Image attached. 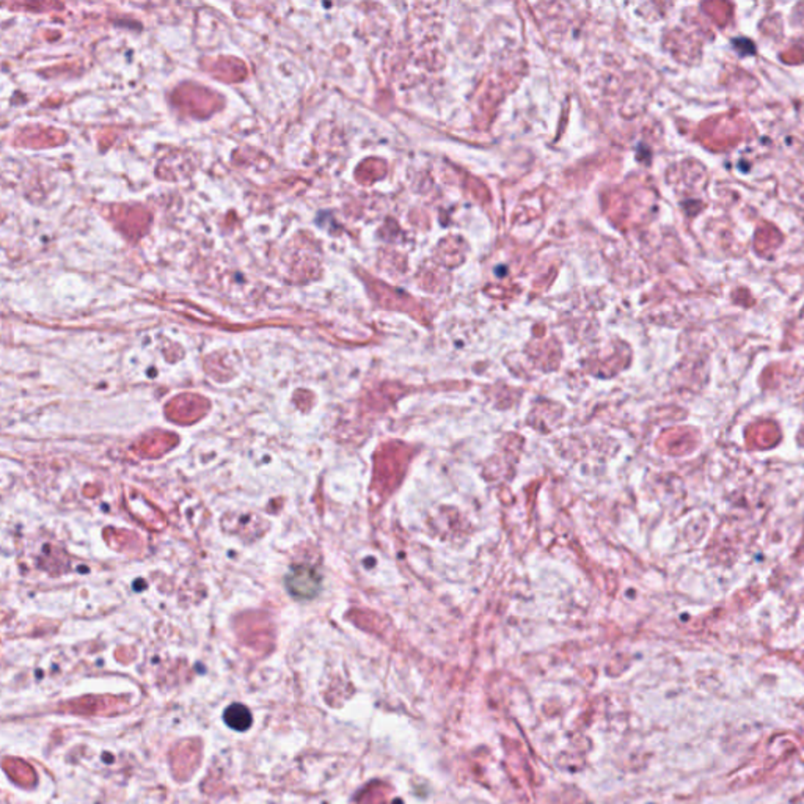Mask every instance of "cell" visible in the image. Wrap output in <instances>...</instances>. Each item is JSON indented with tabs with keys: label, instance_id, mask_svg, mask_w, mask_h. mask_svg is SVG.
I'll list each match as a JSON object with an SVG mask.
<instances>
[{
	"label": "cell",
	"instance_id": "obj_1",
	"mask_svg": "<svg viewBox=\"0 0 804 804\" xmlns=\"http://www.w3.org/2000/svg\"><path fill=\"white\" fill-rule=\"evenodd\" d=\"M286 586L295 599H313L321 589V577L308 566H299L288 573Z\"/></svg>",
	"mask_w": 804,
	"mask_h": 804
},
{
	"label": "cell",
	"instance_id": "obj_2",
	"mask_svg": "<svg viewBox=\"0 0 804 804\" xmlns=\"http://www.w3.org/2000/svg\"><path fill=\"white\" fill-rule=\"evenodd\" d=\"M225 723H227L231 729L244 732L252 726V713L245 706L242 704H231L223 713Z\"/></svg>",
	"mask_w": 804,
	"mask_h": 804
}]
</instances>
